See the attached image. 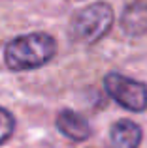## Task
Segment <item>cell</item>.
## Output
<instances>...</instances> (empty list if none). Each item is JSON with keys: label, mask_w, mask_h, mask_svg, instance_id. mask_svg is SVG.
I'll return each instance as SVG.
<instances>
[{"label": "cell", "mask_w": 147, "mask_h": 148, "mask_svg": "<svg viewBox=\"0 0 147 148\" xmlns=\"http://www.w3.org/2000/svg\"><path fill=\"white\" fill-rule=\"evenodd\" d=\"M57 127H59V131L64 137L72 139L76 143L87 141L91 137V124L87 122V118H83L79 112L70 111V109H64V111L59 112Z\"/></svg>", "instance_id": "277c9868"}, {"label": "cell", "mask_w": 147, "mask_h": 148, "mask_svg": "<svg viewBox=\"0 0 147 148\" xmlns=\"http://www.w3.org/2000/svg\"><path fill=\"white\" fill-rule=\"evenodd\" d=\"M104 88L121 107L132 112H141L147 109V86L136 79L111 71L104 77Z\"/></svg>", "instance_id": "3957f363"}, {"label": "cell", "mask_w": 147, "mask_h": 148, "mask_svg": "<svg viewBox=\"0 0 147 148\" xmlns=\"http://www.w3.org/2000/svg\"><path fill=\"white\" fill-rule=\"evenodd\" d=\"M57 53V41L45 32L13 38L4 47V62L11 71H28L45 66Z\"/></svg>", "instance_id": "6da1fadb"}, {"label": "cell", "mask_w": 147, "mask_h": 148, "mask_svg": "<svg viewBox=\"0 0 147 148\" xmlns=\"http://www.w3.org/2000/svg\"><path fill=\"white\" fill-rule=\"evenodd\" d=\"M141 143V127L132 120H117L110 130L107 148H138Z\"/></svg>", "instance_id": "5b68a950"}, {"label": "cell", "mask_w": 147, "mask_h": 148, "mask_svg": "<svg viewBox=\"0 0 147 148\" xmlns=\"http://www.w3.org/2000/svg\"><path fill=\"white\" fill-rule=\"evenodd\" d=\"M113 26V10L106 2H94L79 10L70 23V34L79 43H96Z\"/></svg>", "instance_id": "7a4b0ae2"}, {"label": "cell", "mask_w": 147, "mask_h": 148, "mask_svg": "<svg viewBox=\"0 0 147 148\" xmlns=\"http://www.w3.org/2000/svg\"><path fill=\"white\" fill-rule=\"evenodd\" d=\"M121 28L126 36H144L147 34V4L145 2H132L125 8L121 15Z\"/></svg>", "instance_id": "8992f818"}, {"label": "cell", "mask_w": 147, "mask_h": 148, "mask_svg": "<svg viewBox=\"0 0 147 148\" xmlns=\"http://www.w3.org/2000/svg\"><path fill=\"white\" fill-rule=\"evenodd\" d=\"M13 130H15V118H13V114H11L8 109L0 107V145H4V143L11 137Z\"/></svg>", "instance_id": "52a82bcc"}]
</instances>
